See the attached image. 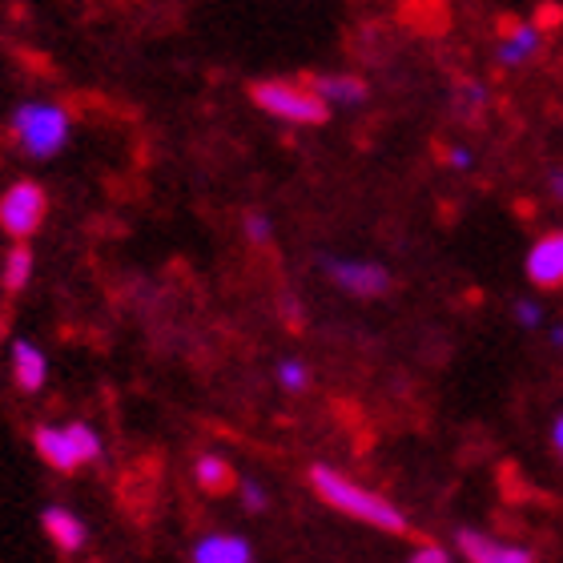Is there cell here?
<instances>
[{"instance_id":"obj_1","label":"cell","mask_w":563,"mask_h":563,"mask_svg":"<svg viewBox=\"0 0 563 563\" xmlns=\"http://www.w3.org/2000/svg\"><path fill=\"white\" fill-rule=\"evenodd\" d=\"M310 487L318 492L322 504H330L334 511H342V516L363 519V523H371V528H378V531H390V536H402V531H407V516H402L390 499L375 495L371 487H363V483L346 479L342 471L327 467V463H318V467L310 471Z\"/></svg>"},{"instance_id":"obj_2","label":"cell","mask_w":563,"mask_h":563,"mask_svg":"<svg viewBox=\"0 0 563 563\" xmlns=\"http://www.w3.org/2000/svg\"><path fill=\"white\" fill-rule=\"evenodd\" d=\"M69 109L53 106V101H21L12 109L9 133L16 150L33 162H48L69 145Z\"/></svg>"},{"instance_id":"obj_3","label":"cell","mask_w":563,"mask_h":563,"mask_svg":"<svg viewBox=\"0 0 563 563\" xmlns=\"http://www.w3.org/2000/svg\"><path fill=\"white\" fill-rule=\"evenodd\" d=\"M36 455L53 471H77L85 463L101 459V434L89 422H69V427H41L33 434Z\"/></svg>"},{"instance_id":"obj_4","label":"cell","mask_w":563,"mask_h":563,"mask_svg":"<svg viewBox=\"0 0 563 563\" xmlns=\"http://www.w3.org/2000/svg\"><path fill=\"white\" fill-rule=\"evenodd\" d=\"M250 97L262 113L290 121V125H322L330 118V109L302 81H258L250 85Z\"/></svg>"},{"instance_id":"obj_5","label":"cell","mask_w":563,"mask_h":563,"mask_svg":"<svg viewBox=\"0 0 563 563\" xmlns=\"http://www.w3.org/2000/svg\"><path fill=\"white\" fill-rule=\"evenodd\" d=\"M48 198L36 181H12L0 194V230L9 238H33L45 222Z\"/></svg>"},{"instance_id":"obj_6","label":"cell","mask_w":563,"mask_h":563,"mask_svg":"<svg viewBox=\"0 0 563 563\" xmlns=\"http://www.w3.org/2000/svg\"><path fill=\"white\" fill-rule=\"evenodd\" d=\"M322 271L327 278L339 286L342 294H354V298H378V294L390 290V271L378 266V262L363 258H322Z\"/></svg>"},{"instance_id":"obj_7","label":"cell","mask_w":563,"mask_h":563,"mask_svg":"<svg viewBox=\"0 0 563 563\" xmlns=\"http://www.w3.org/2000/svg\"><path fill=\"white\" fill-rule=\"evenodd\" d=\"M302 85L322 101V106H363L366 101V81L351 77V73H302Z\"/></svg>"},{"instance_id":"obj_8","label":"cell","mask_w":563,"mask_h":563,"mask_svg":"<svg viewBox=\"0 0 563 563\" xmlns=\"http://www.w3.org/2000/svg\"><path fill=\"white\" fill-rule=\"evenodd\" d=\"M455 548L463 552V560H467V563H536V555H531L528 548H516V543L492 540V536H483V531H471V528L459 531Z\"/></svg>"},{"instance_id":"obj_9","label":"cell","mask_w":563,"mask_h":563,"mask_svg":"<svg viewBox=\"0 0 563 563\" xmlns=\"http://www.w3.org/2000/svg\"><path fill=\"white\" fill-rule=\"evenodd\" d=\"M528 278L540 290H560L563 286V230L543 234L528 254Z\"/></svg>"},{"instance_id":"obj_10","label":"cell","mask_w":563,"mask_h":563,"mask_svg":"<svg viewBox=\"0 0 563 563\" xmlns=\"http://www.w3.org/2000/svg\"><path fill=\"white\" fill-rule=\"evenodd\" d=\"M41 528H45V536L53 540V548L65 555H81L85 543H89V528H85L81 516H73L69 507H45L41 511Z\"/></svg>"},{"instance_id":"obj_11","label":"cell","mask_w":563,"mask_h":563,"mask_svg":"<svg viewBox=\"0 0 563 563\" xmlns=\"http://www.w3.org/2000/svg\"><path fill=\"white\" fill-rule=\"evenodd\" d=\"M194 563H254V548L242 536H230V531H218V536H201L189 552Z\"/></svg>"},{"instance_id":"obj_12","label":"cell","mask_w":563,"mask_h":563,"mask_svg":"<svg viewBox=\"0 0 563 563\" xmlns=\"http://www.w3.org/2000/svg\"><path fill=\"white\" fill-rule=\"evenodd\" d=\"M12 375H16V387L36 395V390L45 387L48 378V358L41 354V346L33 342H12Z\"/></svg>"},{"instance_id":"obj_13","label":"cell","mask_w":563,"mask_h":563,"mask_svg":"<svg viewBox=\"0 0 563 563\" xmlns=\"http://www.w3.org/2000/svg\"><path fill=\"white\" fill-rule=\"evenodd\" d=\"M540 41H543V33L536 29V24L511 21V24H504V45H499V53H495V57H499V65L516 69V65H523L528 57H536Z\"/></svg>"},{"instance_id":"obj_14","label":"cell","mask_w":563,"mask_h":563,"mask_svg":"<svg viewBox=\"0 0 563 563\" xmlns=\"http://www.w3.org/2000/svg\"><path fill=\"white\" fill-rule=\"evenodd\" d=\"M194 479H198L201 492H210V495H225L238 483L234 467H230L222 455H201L198 463H194Z\"/></svg>"},{"instance_id":"obj_15","label":"cell","mask_w":563,"mask_h":563,"mask_svg":"<svg viewBox=\"0 0 563 563\" xmlns=\"http://www.w3.org/2000/svg\"><path fill=\"white\" fill-rule=\"evenodd\" d=\"M33 278V250L16 242V246L4 254V271H0V282H4V290L9 294H21Z\"/></svg>"},{"instance_id":"obj_16","label":"cell","mask_w":563,"mask_h":563,"mask_svg":"<svg viewBox=\"0 0 563 563\" xmlns=\"http://www.w3.org/2000/svg\"><path fill=\"white\" fill-rule=\"evenodd\" d=\"M278 383L286 390H306L310 387V371H306L298 358H286V363L278 366Z\"/></svg>"},{"instance_id":"obj_17","label":"cell","mask_w":563,"mask_h":563,"mask_svg":"<svg viewBox=\"0 0 563 563\" xmlns=\"http://www.w3.org/2000/svg\"><path fill=\"white\" fill-rule=\"evenodd\" d=\"M246 238L254 242V246H266L274 238V222L266 218V213H246Z\"/></svg>"},{"instance_id":"obj_18","label":"cell","mask_w":563,"mask_h":563,"mask_svg":"<svg viewBox=\"0 0 563 563\" xmlns=\"http://www.w3.org/2000/svg\"><path fill=\"white\" fill-rule=\"evenodd\" d=\"M407 563H451V555L439 543H422V548H415V555Z\"/></svg>"},{"instance_id":"obj_19","label":"cell","mask_w":563,"mask_h":563,"mask_svg":"<svg viewBox=\"0 0 563 563\" xmlns=\"http://www.w3.org/2000/svg\"><path fill=\"white\" fill-rule=\"evenodd\" d=\"M516 322L523 330H531V327H540L543 322V310L536 302H516Z\"/></svg>"},{"instance_id":"obj_20","label":"cell","mask_w":563,"mask_h":563,"mask_svg":"<svg viewBox=\"0 0 563 563\" xmlns=\"http://www.w3.org/2000/svg\"><path fill=\"white\" fill-rule=\"evenodd\" d=\"M242 504H246V511H266V492L258 483H242Z\"/></svg>"},{"instance_id":"obj_21","label":"cell","mask_w":563,"mask_h":563,"mask_svg":"<svg viewBox=\"0 0 563 563\" xmlns=\"http://www.w3.org/2000/svg\"><path fill=\"white\" fill-rule=\"evenodd\" d=\"M560 21H563V9H560V4H543L540 16H536V29L543 33V29H555Z\"/></svg>"},{"instance_id":"obj_22","label":"cell","mask_w":563,"mask_h":563,"mask_svg":"<svg viewBox=\"0 0 563 563\" xmlns=\"http://www.w3.org/2000/svg\"><path fill=\"white\" fill-rule=\"evenodd\" d=\"M459 101H467V106H483V101H487V93H483V85H463Z\"/></svg>"},{"instance_id":"obj_23","label":"cell","mask_w":563,"mask_h":563,"mask_svg":"<svg viewBox=\"0 0 563 563\" xmlns=\"http://www.w3.org/2000/svg\"><path fill=\"white\" fill-rule=\"evenodd\" d=\"M446 165H455V169H471V153L467 150H446Z\"/></svg>"},{"instance_id":"obj_24","label":"cell","mask_w":563,"mask_h":563,"mask_svg":"<svg viewBox=\"0 0 563 563\" xmlns=\"http://www.w3.org/2000/svg\"><path fill=\"white\" fill-rule=\"evenodd\" d=\"M552 198L563 201V169H560V174H552Z\"/></svg>"},{"instance_id":"obj_25","label":"cell","mask_w":563,"mask_h":563,"mask_svg":"<svg viewBox=\"0 0 563 563\" xmlns=\"http://www.w3.org/2000/svg\"><path fill=\"white\" fill-rule=\"evenodd\" d=\"M552 439H555V446L563 451V415L555 419V427H552Z\"/></svg>"},{"instance_id":"obj_26","label":"cell","mask_w":563,"mask_h":563,"mask_svg":"<svg viewBox=\"0 0 563 563\" xmlns=\"http://www.w3.org/2000/svg\"><path fill=\"white\" fill-rule=\"evenodd\" d=\"M552 342H555V346H563V327L552 330Z\"/></svg>"}]
</instances>
